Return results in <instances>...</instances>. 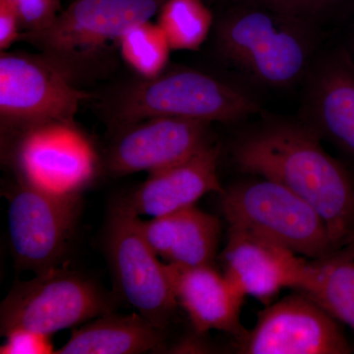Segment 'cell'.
<instances>
[{
  "label": "cell",
  "mask_w": 354,
  "mask_h": 354,
  "mask_svg": "<svg viewBox=\"0 0 354 354\" xmlns=\"http://www.w3.org/2000/svg\"><path fill=\"white\" fill-rule=\"evenodd\" d=\"M320 139L304 121L270 120L239 137L232 158L241 171L276 181L313 207L337 249L354 241V177Z\"/></svg>",
  "instance_id": "obj_1"
},
{
  "label": "cell",
  "mask_w": 354,
  "mask_h": 354,
  "mask_svg": "<svg viewBox=\"0 0 354 354\" xmlns=\"http://www.w3.org/2000/svg\"><path fill=\"white\" fill-rule=\"evenodd\" d=\"M99 108L111 129L157 116L235 122L261 109L248 93L218 77L167 67L157 76H138L111 88Z\"/></svg>",
  "instance_id": "obj_2"
},
{
  "label": "cell",
  "mask_w": 354,
  "mask_h": 354,
  "mask_svg": "<svg viewBox=\"0 0 354 354\" xmlns=\"http://www.w3.org/2000/svg\"><path fill=\"white\" fill-rule=\"evenodd\" d=\"M167 0H75L28 39L79 88L106 73L128 28L150 21Z\"/></svg>",
  "instance_id": "obj_3"
},
{
  "label": "cell",
  "mask_w": 354,
  "mask_h": 354,
  "mask_svg": "<svg viewBox=\"0 0 354 354\" xmlns=\"http://www.w3.org/2000/svg\"><path fill=\"white\" fill-rule=\"evenodd\" d=\"M216 44L235 68L256 82L281 88L308 72L315 36L306 19L253 2L221 20Z\"/></svg>",
  "instance_id": "obj_4"
},
{
  "label": "cell",
  "mask_w": 354,
  "mask_h": 354,
  "mask_svg": "<svg viewBox=\"0 0 354 354\" xmlns=\"http://www.w3.org/2000/svg\"><path fill=\"white\" fill-rule=\"evenodd\" d=\"M221 196L228 230L257 235L311 259L337 249L322 216L276 181L264 178L234 184Z\"/></svg>",
  "instance_id": "obj_5"
},
{
  "label": "cell",
  "mask_w": 354,
  "mask_h": 354,
  "mask_svg": "<svg viewBox=\"0 0 354 354\" xmlns=\"http://www.w3.org/2000/svg\"><path fill=\"white\" fill-rule=\"evenodd\" d=\"M17 180L66 197H81L99 169L91 140L76 123L36 125L2 137Z\"/></svg>",
  "instance_id": "obj_6"
},
{
  "label": "cell",
  "mask_w": 354,
  "mask_h": 354,
  "mask_svg": "<svg viewBox=\"0 0 354 354\" xmlns=\"http://www.w3.org/2000/svg\"><path fill=\"white\" fill-rule=\"evenodd\" d=\"M113 308L111 297L94 281L57 267L13 286L1 304L0 329L2 335L16 328L51 335Z\"/></svg>",
  "instance_id": "obj_7"
},
{
  "label": "cell",
  "mask_w": 354,
  "mask_h": 354,
  "mask_svg": "<svg viewBox=\"0 0 354 354\" xmlns=\"http://www.w3.org/2000/svg\"><path fill=\"white\" fill-rule=\"evenodd\" d=\"M91 97L41 53L1 51V137L46 123H75L81 104Z\"/></svg>",
  "instance_id": "obj_8"
},
{
  "label": "cell",
  "mask_w": 354,
  "mask_h": 354,
  "mask_svg": "<svg viewBox=\"0 0 354 354\" xmlns=\"http://www.w3.org/2000/svg\"><path fill=\"white\" fill-rule=\"evenodd\" d=\"M140 216L122 201L109 214L106 250L118 295L139 315L165 329L177 307L165 264L142 234Z\"/></svg>",
  "instance_id": "obj_9"
},
{
  "label": "cell",
  "mask_w": 354,
  "mask_h": 354,
  "mask_svg": "<svg viewBox=\"0 0 354 354\" xmlns=\"http://www.w3.org/2000/svg\"><path fill=\"white\" fill-rule=\"evenodd\" d=\"M9 241L16 266L43 274L58 267L80 214L81 197L51 194L17 180L8 190Z\"/></svg>",
  "instance_id": "obj_10"
},
{
  "label": "cell",
  "mask_w": 354,
  "mask_h": 354,
  "mask_svg": "<svg viewBox=\"0 0 354 354\" xmlns=\"http://www.w3.org/2000/svg\"><path fill=\"white\" fill-rule=\"evenodd\" d=\"M242 354H348L337 319L302 293L291 295L258 314L255 327L237 339Z\"/></svg>",
  "instance_id": "obj_11"
},
{
  "label": "cell",
  "mask_w": 354,
  "mask_h": 354,
  "mask_svg": "<svg viewBox=\"0 0 354 354\" xmlns=\"http://www.w3.org/2000/svg\"><path fill=\"white\" fill-rule=\"evenodd\" d=\"M209 127L206 121L157 116L113 128L106 169L123 176L179 164L211 144Z\"/></svg>",
  "instance_id": "obj_12"
},
{
  "label": "cell",
  "mask_w": 354,
  "mask_h": 354,
  "mask_svg": "<svg viewBox=\"0 0 354 354\" xmlns=\"http://www.w3.org/2000/svg\"><path fill=\"white\" fill-rule=\"evenodd\" d=\"M223 260L228 281L266 305L285 288L297 290L307 265V260L286 247L235 230H228Z\"/></svg>",
  "instance_id": "obj_13"
},
{
  "label": "cell",
  "mask_w": 354,
  "mask_h": 354,
  "mask_svg": "<svg viewBox=\"0 0 354 354\" xmlns=\"http://www.w3.org/2000/svg\"><path fill=\"white\" fill-rule=\"evenodd\" d=\"M218 157V146L209 144L187 160L150 174L122 202L135 215L153 218L194 206L209 192L221 194Z\"/></svg>",
  "instance_id": "obj_14"
},
{
  "label": "cell",
  "mask_w": 354,
  "mask_h": 354,
  "mask_svg": "<svg viewBox=\"0 0 354 354\" xmlns=\"http://www.w3.org/2000/svg\"><path fill=\"white\" fill-rule=\"evenodd\" d=\"M177 304L180 305L198 334L221 330L236 339L247 334L241 323L246 295L213 265L186 267L165 264Z\"/></svg>",
  "instance_id": "obj_15"
},
{
  "label": "cell",
  "mask_w": 354,
  "mask_h": 354,
  "mask_svg": "<svg viewBox=\"0 0 354 354\" xmlns=\"http://www.w3.org/2000/svg\"><path fill=\"white\" fill-rule=\"evenodd\" d=\"M304 122L354 157V62L332 55L314 70L304 104Z\"/></svg>",
  "instance_id": "obj_16"
},
{
  "label": "cell",
  "mask_w": 354,
  "mask_h": 354,
  "mask_svg": "<svg viewBox=\"0 0 354 354\" xmlns=\"http://www.w3.org/2000/svg\"><path fill=\"white\" fill-rule=\"evenodd\" d=\"M139 225L153 252L167 263L186 267L214 264L221 228L215 216L192 206L149 221L140 218Z\"/></svg>",
  "instance_id": "obj_17"
},
{
  "label": "cell",
  "mask_w": 354,
  "mask_h": 354,
  "mask_svg": "<svg viewBox=\"0 0 354 354\" xmlns=\"http://www.w3.org/2000/svg\"><path fill=\"white\" fill-rule=\"evenodd\" d=\"M165 329L138 313L118 315L113 312L88 321L72 332L57 354H137L162 348Z\"/></svg>",
  "instance_id": "obj_18"
},
{
  "label": "cell",
  "mask_w": 354,
  "mask_h": 354,
  "mask_svg": "<svg viewBox=\"0 0 354 354\" xmlns=\"http://www.w3.org/2000/svg\"><path fill=\"white\" fill-rule=\"evenodd\" d=\"M298 292L354 330V241L307 261Z\"/></svg>",
  "instance_id": "obj_19"
},
{
  "label": "cell",
  "mask_w": 354,
  "mask_h": 354,
  "mask_svg": "<svg viewBox=\"0 0 354 354\" xmlns=\"http://www.w3.org/2000/svg\"><path fill=\"white\" fill-rule=\"evenodd\" d=\"M158 24L172 50H196L209 36L213 15L204 0H167Z\"/></svg>",
  "instance_id": "obj_20"
},
{
  "label": "cell",
  "mask_w": 354,
  "mask_h": 354,
  "mask_svg": "<svg viewBox=\"0 0 354 354\" xmlns=\"http://www.w3.org/2000/svg\"><path fill=\"white\" fill-rule=\"evenodd\" d=\"M171 50L162 28L151 21L131 26L120 38L121 57L143 78L162 73L167 67Z\"/></svg>",
  "instance_id": "obj_21"
},
{
  "label": "cell",
  "mask_w": 354,
  "mask_h": 354,
  "mask_svg": "<svg viewBox=\"0 0 354 354\" xmlns=\"http://www.w3.org/2000/svg\"><path fill=\"white\" fill-rule=\"evenodd\" d=\"M19 16L26 41L46 31L64 9L62 0H6Z\"/></svg>",
  "instance_id": "obj_22"
},
{
  "label": "cell",
  "mask_w": 354,
  "mask_h": 354,
  "mask_svg": "<svg viewBox=\"0 0 354 354\" xmlns=\"http://www.w3.org/2000/svg\"><path fill=\"white\" fill-rule=\"evenodd\" d=\"M6 342L0 348L1 354L55 353L50 335L25 328H16L4 335Z\"/></svg>",
  "instance_id": "obj_23"
},
{
  "label": "cell",
  "mask_w": 354,
  "mask_h": 354,
  "mask_svg": "<svg viewBox=\"0 0 354 354\" xmlns=\"http://www.w3.org/2000/svg\"><path fill=\"white\" fill-rule=\"evenodd\" d=\"M279 12L305 19L307 15L334 3L337 0H251Z\"/></svg>",
  "instance_id": "obj_24"
},
{
  "label": "cell",
  "mask_w": 354,
  "mask_h": 354,
  "mask_svg": "<svg viewBox=\"0 0 354 354\" xmlns=\"http://www.w3.org/2000/svg\"><path fill=\"white\" fill-rule=\"evenodd\" d=\"M22 24L13 6L0 0V50L6 51L22 36Z\"/></svg>",
  "instance_id": "obj_25"
},
{
  "label": "cell",
  "mask_w": 354,
  "mask_h": 354,
  "mask_svg": "<svg viewBox=\"0 0 354 354\" xmlns=\"http://www.w3.org/2000/svg\"><path fill=\"white\" fill-rule=\"evenodd\" d=\"M203 342L198 341V339H184L183 342H179L178 344L174 346V348L171 349V353H205L206 351V346Z\"/></svg>",
  "instance_id": "obj_26"
}]
</instances>
